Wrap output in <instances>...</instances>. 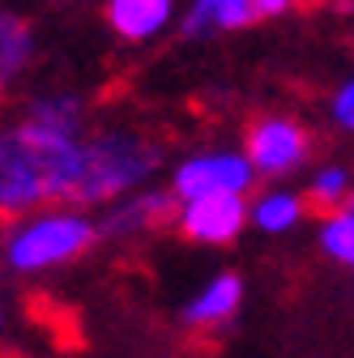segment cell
I'll list each match as a JSON object with an SVG mask.
<instances>
[{
	"mask_svg": "<svg viewBox=\"0 0 354 358\" xmlns=\"http://www.w3.org/2000/svg\"><path fill=\"white\" fill-rule=\"evenodd\" d=\"M239 307H243V278L239 273H213L180 307V324L192 333H218L239 316Z\"/></svg>",
	"mask_w": 354,
	"mask_h": 358,
	"instance_id": "obj_8",
	"label": "cell"
},
{
	"mask_svg": "<svg viewBox=\"0 0 354 358\" xmlns=\"http://www.w3.org/2000/svg\"><path fill=\"white\" fill-rule=\"evenodd\" d=\"M0 278H5V256H0Z\"/></svg>",
	"mask_w": 354,
	"mask_h": 358,
	"instance_id": "obj_19",
	"label": "cell"
},
{
	"mask_svg": "<svg viewBox=\"0 0 354 358\" xmlns=\"http://www.w3.org/2000/svg\"><path fill=\"white\" fill-rule=\"evenodd\" d=\"M329 124L337 128V132H354V73L346 77V81H337L333 85V94H329Z\"/></svg>",
	"mask_w": 354,
	"mask_h": 358,
	"instance_id": "obj_16",
	"label": "cell"
},
{
	"mask_svg": "<svg viewBox=\"0 0 354 358\" xmlns=\"http://www.w3.org/2000/svg\"><path fill=\"white\" fill-rule=\"evenodd\" d=\"M307 201H312L320 213L325 209H337L346 201H354V171L346 162H320L307 171Z\"/></svg>",
	"mask_w": 354,
	"mask_h": 358,
	"instance_id": "obj_15",
	"label": "cell"
},
{
	"mask_svg": "<svg viewBox=\"0 0 354 358\" xmlns=\"http://www.w3.org/2000/svg\"><path fill=\"white\" fill-rule=\"evenodd\" d=\"M316 248L329 260L354 268V201H346L337 209H325V217L316 222Z\"/></svg>",
	"mask_w": 354,
	"mask_h": 358,
	"instance_id": "obj_14",
	"label": "cell"
},
{
	"mask_svg": "<svg viewBox=\"0 0 354 358\" xmlns=\"http://www.w3.org/2000/svg\"><path fill=\"white\" fill-rule=\"evenodd\" d=\"M243 154L260 179H290L312 162V132L295 115H260L243 137Z\"/></svg>",
	"mask_w": 354,
	"mask_h": 358,
	"instance_id": "obj_5",
	"label": "cell"
},
{
	"mask_svg": "<svg viewBox=\"0 0 354 358\" xmlns=\"http://www.w3.org/2000/svg\"><path fill=\"white\" fill-rule=\"evenodd\" d=\"M0 337H5V311H0Z\"/></svg>",
	"mask_w": 354,
	"mask_h": 358,
	"instance_id": "obj_18",
	"label": "cell"
},
{
	"mask_svg": "<svg viewBox=\"0 0 354 358\" xmlns=\"http://www.w3.org/2000/svg\"><path fill=\"white\" fill-rule=\"evenodd\" d=\"M307 192H295L286 179H269V188H260L256 196H248V209H252V227L260 235H290L303 227V217H307Z\"/></svg>",
	"mask_w": 354,
	"mask_h": 358,
	"instance_id": "obj_11",
	"label": "cell"
},
{
	"mask_svg": "<svg viewBox=\"0 0 354 358\" xmlns=\"http://www.w3.org/2000/svg\"><path fill=\"white\" fill-rule=\"evenodd\" d=\"M252 192H213V196H188L175 205L171 227L180 239L197 248H231L248 227H252Z\"/></svg>",
	"mask_w": 354,
	"mask_h": 358,
	"instance_id": "obj_4",
	"label": "cell"
},
{
	"mask_svg": "<svg viewBox=\"0 0 354 358\" xmlns=\"http://www.w3.org/2000/svg\"><path fill=\"white\" fill-rule=\"evenodd\" d=\"M81 166V132H56L22 115L13 124H0V222H13L38 205L77 201Z\"/></svg>",
	"mask_w": 354,
	"mask_h": 358,
	"instance_id": "obj_1",
	"label": "cell"
},
{
	"mask_svg": "<svg viewBox=\"0 0 354 358\" xmlns=\"http://www.w3.org/2000/svg\"><path fill=\"white\" fill-rule=\"evenodd\" d=\"M99 239H103L99 217L90 209L73 201H56V205H38L13 217L5 227V239H0V256H5V268H13V273L43 278L81 260Z\"/></svg>",
	"mask_w": 354,
	"mask_h": 358,
	"instance_id": "obj_2",
	"label": "cell"
},
{
	"mask_svg": "<svg viewBox=\"0 0 354 358\" xmlns=\"http://www.w3.org/2000/svg\"><path fill=\"white\" fill-rule=\"evenodd\" d=\"M167 154L154 137L128 128V124H107L94 128L85 137V166H81V188L73 205L103 209L115 196H128L146 184H154V175L162 171Z\"/></svg>",
	"mask_w": 354,
	"mask_h": 358,
	"instance_id": "obj_3",
	"label": "cell"
},
{
	"mask_svg": "<svg viewBox=\"0 0 354 358\" xmlns=\"http://www.w3.org/2000/svg\"><path fill=\"white\" fill-rule=\"evenodd\" d=\"M17 115L56 132H85V99L77 90H38L22 103Z\"/></svg>",
	"mask_w": 354,
	"mask_h": 358,
	"instance_id": "obj_13",
	"label": "cell"
},
{
	"mask_svg": "<svg viewBox=\"0 0 354 358\" xmlns=\"http://www.w3.org/2000/svg\"><path fill=\"white\" fill-rule=\"evenodd\" d=\"M103 22L120 43L146 48L175 26V0H103Z\"/></svg>",
	"mask_w": 354,
	"mask_h": 358,
	"instance_id": "obj_9",
	"label": "cell"
},
{
	"mask_svg": "<svg viewBox=\"0 0 354 358\" xmlns=\"http://www.w3.org/2000/svg\"><path fill=\"white\" fill-rule=\"evenodd\" d=\"M175 192L171 188H137L128 196H115L103 205L99 213V235L111 239V243H128V239H141V235H154L158 227H171L175 217Z\"/></svg>",
	"mask_w": 354,
	"mask_h": 358,
	"instance_id": "obj_7",
	"label": "cell"
},
{
	"mask_svg": "<svg viewBox=\"0 0 354 358\" xmlns=\"http://www.w3.org/2000/svg\"><path fill=\"white\" fill-rule=\"evenodd\" d=\"M256 166L243 150H197L171 166V192L175 201L188 196H213V192H252L256 188Z\"/></svg>",
	"mask_w": 354,
	"mask_h": 358,
	"instance_id": "obj_6",
	"label": "cell"
},
{
	"mask_svg": "<svg viewBox=\"0 0 354 358\" xmlns=\"http://www.w3.org/2000/svg\"><path fill=\"white\" fill-rule=\"evenodd\" d=\"M256 17L252 0H188L184 17L175 22L188 43H209V38H222V34H235V30H248Z\"/></svg>",
	"mask_w": 354,
	"mask_h": 358,
	"instance_id": "obj_10",
	"label": "cell"
},
{
	"mask_svg": "<svg viewBox=\"0 0 354 358\" xmlns=\"http://www.w3.org/2000/svg\"><path fill=\"white\" fill-rule=\"evenodd\" d=\"M295 5H299V0H252V9H256V17H260V22H269V17H286Z\"/></svg>",
	"mask_w": 354,
	"mask_h": 358,
	"instance_id": "obj_17",
	"label": "cell"
},
{
	"mask_svg": "<svg viewBox=\"0 0 354 358\" xmlns=\"http://www.w3.org/2000/svg\"><path fill=\"white\" fill-rule=\"evenodd\" d=\"M34 56H38L34 26L13 9H0V99L30 73Z\"/></svg>",
	"mask_w": 354,
	"mask_h": 358,
	"instance_id": "obj_12",
	"label": "cell"
}]
</instances>
